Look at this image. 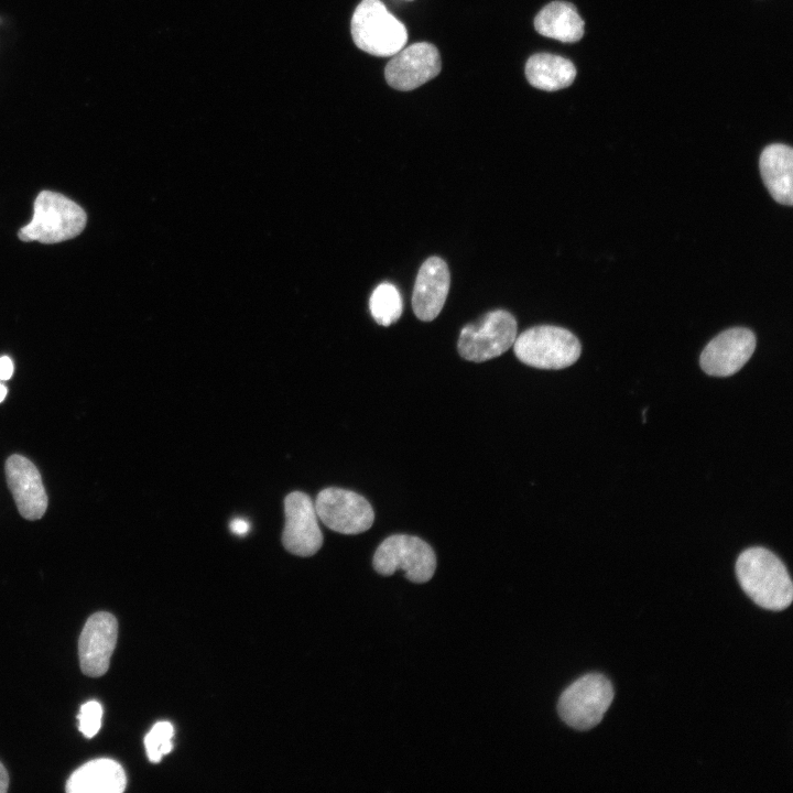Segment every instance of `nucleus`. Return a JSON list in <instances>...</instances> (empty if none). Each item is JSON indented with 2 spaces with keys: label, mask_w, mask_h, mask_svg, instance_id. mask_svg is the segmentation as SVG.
<instances>
[{
  "label": "nucleus",
  "mask_w": 793,
  "mask_h": 793,
  "mask_svg": "<svg viewBox=\"0 0 793 793\" xmlns=\"http://www.w3.org/2000/svg\"><path fill=\"white\" fill-rule=\"evenodd\" d=\"M736 574L745 593L760 607L778 611L791 605V577L771 551L759 546L745 550L737 558Z\"/></svg>",
  "instance_id": "obj_1"
},
{
  "label": "nucleus",
  "mask_w": 793,
  "mask_h": 793,
  "mask_svg": "<svg viewBox=\"0 0 793 793\" xmlns=\"http://www.w3.org/2000/svg\"><path fill=\"white\" fill-rule=\"evenodd\" d=\"M86 221V213L78 204L59 193L43 191L35 198L33 217L20 229L19 238L57 243L78 236Z\"/></svg>",
  "instance_id": "obj_2"
},
{
  "label": "nucleus",
  "mask_w": 793,
  "mask_h": 793,
  "mask_svg": "<svg viewBox=\"0 0 793 793\" xmlns=\"http://www.w3.org/2000/svg\"><path fill=\"white\" fill-rule=\"evenodd\" d=\"M351 35L360 50L381 57L394 55L408 41L405 25L381 0H361L351 18Z\"/></svg>",
  "instance_id": "obj_3"
},
{
  "label": "nucleus",
  "mask_w": 793,
  "mask_h": 793,
  "mask_svg": "<svg viewBox=\"0 0 793 793\" xmlns=\"http://www.w3.org/2000/svg\"><path fill=\"white\" fill-rule=\"evenodd\" d=\"M517 358L539 369H563L579 358L582 347L577 337L569 330L552 325L531 327L513 343Z\"/></svg>",
  "instance_id": "obj_4"
},
{
  "label": "nucleus",
  "mask_w": 793,
  "mask_h": 793,
  "mask_svg": "<svg viewBox=\"0 0 793 793\" xmlns=\"http://www.w3.org/2000/svg\"><path fill=\"white\" fill-rule=\"evenodd\" d=\"M613 699L611 682L598 673L586 674L560 696L557 711L562 720L578 730L598 725Z\"/></svg>",
  "instance_id": "obj_5"
},
{
  "label": "nucleus",
  "mask_w": 793,
  "mask_h": 793,
  "mask_svg": "<svg viewBox=\"0 0 793 793\" xmlns=\"http://www.w3.org/2000/svg\"><path fill=\"white\" fill-rule=\"evenodd\" d=\"M373 568L383 576L403 571L413 583L428 582L436 569V555L425 541L408 534L387 537L376 550Z\"/></svg>",
  "instance_id": "obj_6"
},
{
  "label": "nucleus",
  "mask_w": 793,
  "mask_h": 793,
  "mask_svg": "<svg viewBox=\"0 0 793 793\" xmlns=\"http://www.w3.org/2000/svg\"><path fill=\"white\" fill-rule=\"evenodd\" d=\"M517 321L504 309L488 312L460 330L457 348L469 361L482 362L506 352L517 338Z\"/></svg>",
  "instance_id": "obj_7"
},
{
  "label": "nucleus",
  "mask_w": 793,
  "mask_h": 793,
  "mask_svg": "<svg viewBox=\"0 0 793 793\" xmlns=\"http://www.w3.org/2000/svg\"><path fill=\"white\" fill-rule=\"evenodd\" d=\"M318 520L343 534H358L373 523L374 512L366 498L341 488L322 490L314 502Z\"/></svg>",
  "instance_id": "obj_8"
},
{
  "label": "nucleus",
  "mask_w": 793,
  "mask_h": 793,
  "mask_svg": "<svg viewBox=\"0 0 793 793\" xmlns=\"http://www.w3.org/2000/svg\"><path fill=\"white\" fill-rule=\"evenodd\" d=\"M284 547L298 556L314 555L323 544V533L312 499L302 491L289 493L284 499Z\"/></svg>",
  "instance_id": "obj_9"
},
{
  "label": "nucleus",
  "mask_w": 793,
  "mask_h": 793,
  "mask_svg": "<svg viewBox=\"0 0 793 793\" xmlns=\"http://www.w3.org/2000/svg\"><path fill=\"white\" fill-rule=\"evenodd\" d=\"M441 68L438 50L431 43L419 42L392 55L384 76L392 88L408 91L436 77Z\"/></svg>",
  "instance_id": "obj_10"
},
{
  "label": "nucleus",
  "mask_w": 793,
  "mask_h": 793,
  "mask_svg": "<svg viewBox=\"0 0 793 793\" xmlns=\"http://www.w3.org/2000/svg\"><path fill=\"white\" fill-rule=\"evenodd\" d=\"M118 636L117 619L109 612H96L88 618L78 641V656L84 674L104 675L110 664Z\"/></svg>",
  "instance_id": "obj_11"
},
{
  "label": "nucleus",
  "mask_w": 793,
  "mask_h": 793,
  "mask_svg": "<svg viewBox=\"0 0 793 793\" xmlns=\"http://www.w3.org/2000/svg\"><path fill=\"white\" fill-rule=\"evenodd\" d=\"M756 348L754 334L743 327L729 328L708 343L700 367L709 376L728 377L739 371Z\"/></svg>",
  "instance_id": "obj_12"
},
{
  "label": "nucleus",
  "mask_w": 793,
  "mask_h": 793,
  "mask_svg": "<svg viewBox=\"0 0 793 793\" xmlns=\"http://www.w3.org/2000/svg\"><path fill=\"white\" fill-rule=\"evenodd\" d=\"M6 477L20 514L28 520L42 518L47 496L35 465L21 455H12L6 461Z\"/></svg>",
  "instance_id": "obj_13"
},
{
  "label": "nucleus",
  "mask_w": 793,
  "mask_h": 793,
  "mask_svg": "<svg viewBox=\"0 0 793 793\" xmlns=\"http://www.w3.org/2000/svg\"><path fill=\"white\" fill-rule=\"evenodd\" d=\"M450 286V274L446 262L439 257H430L419 269L412 295L415 316L430 322L441 313Z\"/></svg>",
  "instance_id": "obj_14"
},
{
  "label": "nucleus",
  "mask_w": 793,
  "mask_h": 793,
  "mask_svg": "<svg viewBox=\"0 0 793 793\" xmlns=\"http://www.w3.org/2000/svg\"><path fill=\"white\" fill-rule=\"evenodd\" d=\"M763 183L775 202L793 204V150L782 143L768 145L760 155Z\"/></svg>",
  "instance_id": "obj_15"
},
{
  "label": "nucleus",
  "mask_w": 793,
  "mask_h": 793,
  "mask_svg": "<svg viewBox=\"0 0 793 793\" xmlns=\"http://www.w3.org/2000/svg\"><path fill=\"white\" fill-rule=\"evenodd\" d=\"M127 779L122 767L115 760L101 758L79 767L66 782L68 793H121Z\"/></svg>",
  "instance_id": "obj_16"
},
{
  "label": "nucleus",
  "mask_w": 793,
  "mask_h": 793,
  "mask_svg": "<svg viewBox=\"0 0 793 793\" xmlns=\"http://www.w3.org/2000/svg\"><path fill=\"white\" fill-rule=\"evenodd\" d=\"M584 24L575 6L565 1L550 2L534 19L537 33L564 43L579 41L584 35Z\"/></svg>",
  "instance_id": "obj_17"
},
{
  "label": "nucleus",
  "mask_w": 793,
  "mask_h": 793,
  "mask_svg": "<svg viewBox=\"0 0 793 793\" xmlns=\"http://www.w3.org/2000/svg\"><path fill=\"white\" fill-rule=\"evenodd\" d=\"M528 82L535 88L554 91L568 87L575 79L574 64L560 55L537 53L525 64Z\"/></svg>",
  "instance_id": "obj_18"
},
{
  "label": "nucleus",
  "mask_w": 793,
  "mask_h": 793,
  "mask_svg": "<svg viewBox=\"0 0 793 793\" xmlns=\"http://www.w3.org/2000/svg\"><path fill=\"white\" fill-rule=\"evenodd\" d=\"M369 307L373 319L379 325L390 326L402 314L403 304L400 292L393 284L383 282L373 290Z\"/></svg>",
  "instance_id": "obj_19"
},
{
  "label": "nucleus",
  "mask_w": 793,
  "mask_h": 793,
  "mask_svg": "<svg viewBox=\"0 0 793 793\" xmlns=\"http://www.w3.org/2000/svg\"><path fill=\"white\" fill-rule=\"evenodd\" d=\"M173 736L174 728L169 721H159L152 727L144 738L146 754L151 762H160L164 754L172 751Z\"/></svg>",
  "instance_id": "obj_20"
},
{
  "label": "nucleus",
  "mask_w": 793,
  "mask_h": 793,
  "mask_svg": "<svg viewBox=\"0 0 793 793\" xmlns=\"http://www.w3.org/2000/svg\"><path fill=\"white\" fill-rule=\"evenodd\" d=\"M78 718V728L86 738H93L101 727L102 707L96 700L82 705Z\"/></svg>",
  "instance_id": "obj_21"
},
{
  "label": "nucleus",
  "mask_w": 793,
  "mask_h": 793,
  "mask_svg": "<svg viewBox=\"0 0 793 793\" xmlns=\"http://www.w3.org/2000/svg\"><path fill=\"white\" fill-rule=\"evenodd\" d=\"M229 529L236 535L242 536L249 532L250 523L245 519L236 518L230 522Z\"/></svg>",
  "instance_id": "obj_22"
},
{
  "label": "nucleus",
  "mask_w": 793,
  "mask_h": 793,
  "mask_svg": "<svg viewBox=\"0 0 793 793\" xmlns=\"http://www.w3.org/2000/svg\"><path fill=\"white\" fill-rule=\"evenodd\" d=\"M13 373V362L8 356L0 357V380H8Z\"/></svg>",
  "instance_id": "obj_23"
},
{
  "label": "nucleus",
  "mask_w": 793,
  "mask_h": 793,
  "mask_svg": "<svg viewBox=\"0 0 793 793\" xmlns=\"http://www.w3.org/2000/svg\"><path fill=\"white\" fill-rule=\"evenodd\" d=\"M8 785H9V776H8L7 770L3 767V764L0 762V793L7 792Z\"/></svg>",
  "instance_id": "obj_24"
},
{
  "label": "nucleus",
  "mask_w": 793,
  "mask_h": 793,
  "mask_svg": "<svg viewBox=\"0 0 793 793\" xmlns=\"http://www.w3.org/2000/svg\"><path fill=\"white\" fill-rule=\"evenodd\" d=\"M7 388L0 382V402H2L7 395Z\"/></svg>",
  "instance_id": "obj_25"
}]
</instances>
